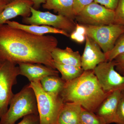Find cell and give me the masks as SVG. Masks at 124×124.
<instances>
[{
	"label": "cell",
	"mask_w": 124,
	"mask_h": 124,
	"mask_svg": "<svg viewBox=\"0 0 124 124\" xmlns=\"http://www.w3.org/2000/svg\"><path fill=\"white\" fill-rule=\"evenodd\" d=\"M58 43L53 36L36 35L4 24L0 26V62L40 63L55 69L51 55Z\"/></svg>",
	"instance_id": "cell-1"
},
{
	"label": "cell",
	"mask_w": 124,
	"mask_h": 124,
	"mask_svg": "<svg viewBox=\"0 0 124 124\" xmlns=\"http://www.w3.org/2000/svg\"><path fill=\"white\" fill-rule=\"evenodd\" d=\"M110 93H105L93 70L84 71L75 79L66 82L60 96L64 102H73L95 113Z\"/></svg>",
	"instance_id": "cell-2"
},
{
	"label": "cell",
	"mask_w": 124,
	"mask_h": 124,
	"mask_svg": "<svg viewBox=\"0 0 124 124\" xmlns=\"http://www.w3.org/2000/svg\"><path fill=\"white\" fill-rule=\"evenodd\" d=\"M9 106L7 112L0 118V124H15L17 121L26 116L39 115L35 94L29 84L14 94Z\"/></svg>",
	"instance_id": "cell-3"
},
{
	"label": "cell",
	"mask_w": 124,
	"mask_h": 124,
	"mask_svg": "<svg viewBox=\"0 0 124 124\" xmlns=\"http://www.w3.org/2000/svg\"><path fill=\"white\" fill-rule=\"evenodd\" d=\"M29 84L36 97L40 124H57L59 115L64 103L61 96L45 92L40 81Z\"/></svg>",
	"instance_id": "cell-4"
},
{
	"label": "cell",
	"mask_w": 124,
	"mask_h": 124,
	"mask_svg": "<svg viewBox=\"0 0 124 124\" xmlns=\"http://www.w3.org/2000/svg\"><path fill=\"white\" fill-rule=\"evenodd\" d=\"M19 75L17 64L6 61L0 62V119L7 112L14 95L12 87Z\"/></svg>",
	"instance_id": "cell-5"
},
{
	"label": "cell",
	"mask_w": 124,
	"mask_h": 124,
	"mask_svg": "<svg viewBox=\"0 0 124 124\" xmlns=\"http://www.w3.org/2000/svg\"><path fill=\"white\" fill-rule=\"evenodd\" d=\"M84 25L86 28V35L94 40L105 54L112 49L117 39L124 33V27L118 24Z\"/></svg>",
	"instance_id": "cell-6"
},
{
	"label": "cell",
	"mask_w": 124,
	"mask_h": 124,
	"mask_svg": "<svg viewBox=\"0 0 124 124\" xmlns=\"http://www.w3.org/2000/svg\"><path fill=\"white\" fill-rule=\"evenodd\" d=\"M31 15L23 18L22 22L26 24L45 25L66 31L70 34L75 29L74 20L60 15H55L49 11L43 12L31 8Z\"/></svg>",
	"instance_id": "cell-7"
},
{
	"label": "cell",
	"mask_w": 124,
	"mask_h": 124,
	"mask_svg": "<svg viewBox=\"0 0 124 124\" xmlns=\"http://www.w3.org/2000/svg\"><path fill=\"white\" fill-rule=\"evenodd\" d=\"M115 17V10L93 2L76 16L75 19L83 25L100 26L113 24Z\"/></svg>",
	"instance_id": "cell-8"
},
{
	"label": "cell",
	"mask_w": 124,
	"mask_h": 124,
	"mask_svg": "<svg viewBox=\"0 0 124 124\" xmlns=\"http://www.w3.org/2000/svg\"><path fill=\"white\" fill-rule=\"evenodd\" d=\"M93 70L105 93L124 91V76L116 70L113 60L100 63Z\"/></svg>",
	"instance_id": "cell-9"
},
{
	"label": "cell",
	"mask_w": 124,
	"mask_h": 124,
	"mask_svg": "<svg viewBox=\"0 0 124 124\" xmlns=\"http://www.w3.org/2000/svg\"><path fill=\"white\" fill-rule=\"evenodd\" d=\"M85 37L84 50L81 56V67L84 71L93 70L99 64L107 62L106 57L94 40L88 36Z\"/></svg>",
	"instance_id": "cell-10"
},
{
	"label": "cell",
	"mask_w": 124,
	"mask_h": 124,
	"mask_svg": "<svg viewBox=\"0 0 124 124\" xmlns=\"http://www.w3.org/2000/svg\"><path fill=\"white\" fill-rule=\"evenodd\" d=\"M122 92L117 90L109 94L95 112V114L101 117L106 124H116L117 106Z\"/></svg>",
	"instance_id": "cell-11"
},
{
	"label": "cell",
	"mask_w": 124,
	"mask_h": 124,
	"mask_svg": "<svg viewBox=\"0 0 124 124\" xmlns=\"http://www.w3.org/2000/svg\"><path fill=\"white\" fill-rule=\"evenodd\" d=\"M19 75L24 76L30 82L40 81L49 76H59V72L44 64L32 63H21L18 64Z\"/></svg>",
	"instance_id": "cell-12"
},
{
	"label": "cell",
	"mask_w": 124,
	"mask_h": 124,
	"mask_svg": "<svg viewBox=\"0 0 124 124\" xmlns=\"http://www.w3.org/2000/svg\"><path fill=\"white\" fill-rule=\"evenodd\" d=\"M33 5L30 0H15L7 4L0 14V26L17 16L23 18L30 17L31 14V8Z\"/></svg>",
	"instance_id": "cell-13"
},
{
	"label": "cell",
	"mask_w": 124,
	"mask_h": 124,
	"mask_svg": "<svg viewBox=\"0 0 124 124\" xmlns=\"http://www.w3.org/2000/svg\"><path fill=\"white\" fill-rule=\"evenodd\" d=\"M7 24L11 27L22 29L36 35L42 36L48 33L61 34L67 37H69L70 35L66 31L54 28L53 27L45 25L35 24H24L14 21H8Z\"/></svg>",
	"instance_id": "cell-14"
},
{
	"label": "cell",
	"mask_w": 124,
	"mask_h": 124,
	"mask_svg": "<svg viewBox=\"0 0 124 124\" xmlns=\"http://www.w3.org/2000/svg\"><path fill=\"white\" fill-rule=\"evenodd\" d=\"M82 107L73 102H64L58 117L57 124H79Z\"/></svg>",
	"instance_id": "cell-15"
},
{
	"label": "cell",
	"mask_w": 124,
	"mask_h": 124,
	"mask_svg": "<svg viewBox=\"0 0 124 124\" xmlns=\"http://www.w3.org/2000/svg\"><path fill=\"white\" fill-rule=\"evenodd\" d=\"M51 55L55 62L81 67V56L79 53L69 47L64 49L57 47L52 52Z\"/></svg>",
	"instance_id": "cell-16"
},
{
	"label": "cell",
	"mask_w": 124,
	"mask_h": 124,
	"mask_svg": "<svg viewBox=\"0 0 124 124\" xmlns=\"http://www.w3.org/2000/svg\"><path fill=\"white\" fill-rule=\"evenodd\" d=\"M43 8L53 10L54 12L71 19H75L74 11V0H46L42 5Z\"/></svg>",
	"instance_id": "cell-17"
},
{
	"label": "cell",
	"mask_w": 124,
	"mask_h": 124,
	"mask_svg": "<svg viewBox=\"0 0 124 124\" xmlns=\"http://www.w3.org/2000/svg\"><path fill=\"white\" fill-rule=\"evenodd\" d=\"M40 82L45 92L56 95H60L66 83L59 76L46 77L40 80Z\"/></svg>",
	"instance_id": "cell-18"
},
{
	"label": "cell",
	"mask_w": 124,
	"mask_h": 124,
	"mask_svg": "<svg viewBox=\"0 0 124 124\" xmlns=\"http://www.w3.org/2000/svg\"><path fill=\"white\" fill-rule=\"evenodd\" d=\"M55 69L62 75V79L65 82H69L80 76L84 72L80 67L61 64L54 62Z\"/></svg>",
	"instance_id": "cell-19"
},
{
	"label": "cell",
	"mask_w": 124,
	"mask_h": 124,
	"mask_svg": "<svg viewBox=\"0 0 124 124\" xmlns=\"http://www.w3.org/2000/svg\"><path fill=\"white\" fill-rule=\"evenodd\" d=\"M79 124H106L101 117L94 112L82 108Z\"/></svg>",
	"instance_id": "cell-20"
},
{
	"label": "cell",
	"mask_w": 124,
	"mask_h": 124,
	"mask_svg": "<svg viewBox=\"0 0 124 124\" xmlns=\"http://www.w3.org/2000/svg\"><path fill=\"white\" fill-rule=\"evenodd\" d=\"M124 53V33L120 36L112 49L105 54L107 62L112 61L117 56Z\"/></svg>",
	"instance_id": "cell-21"
},
{
	"label": "cell",
	"mask_w": 124,
	"mask_h": 124,
	"mask_svg": "<svg viewBox=\"0 0 124 124\" xmlns=\"http://www.w3.org/2000/svg\"><path fill=\"white\" fill-rule=\"evenodd\" d=\"M115 11V19L113 24L124 27V0H120Z\"/></svg>",
	"instance_id": "cell-22"
},
{
	"label": "cell",
	"mask_w": 124,
	"mask_h": 124,
	"mask_svg": "<svg viewBox=\"0 0 124 124\" xmlns=\"http://www.w3.org/2000/svg\"><path fill=\"white\" fill-rule=\"evenodd\" d=\"M116 124H124V91H122L120 98L117 112Z\"/></svg>",
	"instance_id": "cell-23"
},
{
	"label": "cell",
	"mask_w": 124,
	"mask_h": 124,
	"mask_svg": "<svg viewBox=\"0 0 124 124\" xmlns=\"http://www.w3.org/2000/svg\"><path fill=\"white\" fill-rule=\"evenodd\" d=\"M94 0H74V11L76 16L85 6L94 2Z\"/></svg>",
	"instance_id": "cell-24"
},
{
	"label": "cell",
	"mask_w": 124,
	"mask_h": 124,
	"mask_svg": "<svg viewBox=\"0 0 124 124\" xmlns=\"http://www.w3.org/2000/svg\"><path fill=\"white\" fill-rule=\"evenodd\" d=\"M113 60L115 62L116 70L124 76V53L118 55Z\"/></svg>",
	"instance_id": "cell-25"
},
{
	"label": "cell",
	"mask_w": 124,
	"mask_h": 124,
	"mask_svg": "<svg viewBox=\"0 0 124 124\" xmlns=\"http://www.w3.org/2000/svg\"><path fill=\"white\" fill-rule=\"evenodd\" d=\"M17 124H40L38 115H28L23 117L19 123Z\"/></svg>",
	"instance_id": "cell-26"
},
{
	"label": "cell",
	"mask_w": 124,
	"mask_h": 124,
	"mask_svg": "<svg viewBox=\"0 0 124 124\" xmlns=\"http://www.w3.org/2000/svg\"><path fill=\"white\" fill-rule=\"evenodd\" d=\"M120 0H94V2L103 6L107 8L115 10Z\"/></svg>",
	"instance_id": "cell-27"
},
{
	"label": "cell",
	"mask_w": 124,
	"mask_h": 124,
	"mask_svg": "<svg viewBox=\"0 0 124 124\" xmlns=\"http://www.w3.org/2000/svg\"><path fill=\"white\" fill-rule=\"evenodd\" d=\"M85 36L79 34L74 31L70 34V37L74 41L79 44H82L85 41Z\"/></svg>",
	"instance_id": "cell-28"
},
{
	"label": "cell",
	"mask_w": 124,
	"mask_h": 124,
	"mask_svg": "<svg viewBox=\"0 0 124 124\" xmlns=\"http://www.w3.org/2000/svg\"><path fill=\"white\" fill-rule=\"evenodd\" d=\"M75 31L77 33L82 35H86V29L84 25L80 23H76Z\"/></svg>",
	"instance_id": "cell-29"
},
{
	"label": "cell",
	"mask_w": 124,
	"mask_h": 124,
	"mask_svg": "<svg viewBox=\"0 0 124 124\" xmlns=\"http://www.w3.org/2000/svg\"><path fill=\"white\" fill-rule=\"evenodd\" d=\"M33 3V6L32 7L36 10H38L41 4H44L46 0H30Z\"/></svg>",
	"instance_id": "cell-30"
},
{
	"label": "cell",
	"mask_w": 124,
	"mask_h": 124,
	"mask_svg": "<svg viewBox=\"0 0 124 124\" xmlns=\"http://www.w3.org/2000/svg\"><path fill=\"white\" fill-rule=\"evenodd\" d=\"M7 4L3 0H0V14L2 13Z\"/></svg>",
	"instance_id": "cell-31"
},
{
	"label": "cell",
	"mask_w": 124,
	"mask_h": 124,
	"mask_svg": "<svg viewBox=\"0 0 124 124\" xmlns=\"http://www.w3.org/2000/svg\"><path fill=\"white\" fill-rule=\"evenodd\" d=\"M7 4H9L12 1H14L15 0H3Z\"/></svg>",
	"instance_id": "cell-32"
}]
</instances>
